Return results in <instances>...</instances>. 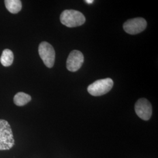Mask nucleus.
I'll return each instance as SVG.
<instances>
[{
    "label": "nucleus",
    "instance_id": "nucleus-3",
    "mask_svg": "<svg viewBox=\"0 0 158 158\" xmlns=\"http://www.w3.org/2000/svg\"><path fill=\"white\" fill-rule=\"evenodd\" d=\"M113 85V80L110 78L100 79L89 85L87 91L91 96H102L111 90Z\"/></svg>",
    "mask_w": 158,
    "mask_h": 158
},
{
    "label": "nucleus",
    "instance_id": "nucleus-1",
    "mask_svg": "<svg viewBox=\"0 0 158 158\" xmlns=\"http://www.w3.org/2000/svg\"><path fill=\"white\" fill-rule=\"evenodd\" d=\"M15 144L10 124L5 119H0V151L9 150Z\"/></svg>",
    "mask_w": 158,
    "mask_h": 158
},
{
    "label": "nucleus",
    "instance_id": "nucleus-5",
    "mask_svg": "<svg viewBox=\"0 0 158 158\" xmlns=\"http://www.w3.org/2000/svg\"><path fill=\"white\" fill-rule=\"evenodd\" d=\"M146 20L142 18H135L127 21L123 28L127 34L135 35L143 32L147 28Z\"/></svg>",
    "mask_w": 158,
    "mask_h": 158
},
{
    "label": "nucleus",
    "instance_id": "nucleus-11",
    "mask_svg": "<svg viewBox=\"0 0 158 158\" xmlns=\"http://www.w3.org/2000/svg\"><path fill=\"white\" fill-rule=\"evenodd\" d=\"M94 2L93 0H86L85 2H87V4H92Z\"/></svg>",
    "mask_w": 158,
    "mask_h": 158
},
{
    "label": "nucleus",
    "instance_id": "nucleus-6",
    "mask_svg": "<svg viewBox=\"0 0 158 158\" xmlns=\"http://www.w3.org/2000/svg\"><path fill=\"white\" fill-rule=\"evenodd\" d=\"M135 111L136 115L144 121H148L152 114V105L145 98H140L136 102Z\"/></svg>",
    "mask_w": 158,
    "mask_h": 158
},
{
    "label": "nucleus",
    "instance_id": "nucleus-8",
    "mask_svg": "<svg viewBox=\"0 0 158 158\" xmlns=\"http://www.w3.org/2000/svg\"><path fill=\"white\" fill-rule=\"evenodd\" d=\"M6 8L12 14H17L22 9V3L20 0H6Z\"/></svg>",
    "mask_w": 158,
    "mask_h": 158
},
{
    "label": "nucleus",
    "instance_id": "nucleus-7",
    "mask_svg": "<svg viewBox=\"0 0 158 158\" xmlns=\"http://www.w3.org/2000/svg\"><path fill=\"white\" fill-rule=\"evenodd\" d=\"M84 62V56L80 51H72L66 61V68L68 70L75 72L80 69Z\"/></svg>",
    "mask_w": 158,
    "mask_h": 158
},
{
    "label": "nucleus",
    "instance_id": "nucleus-9",
    "mask_svg": "<svg viewBox=\"0 0 158 158\" xmlns=\"http://www.w3.org/2000/svg\"><path fill=\"white\" fill-rule=\"evenodd\" d=\"M31 100V97L23 92H19L14 97V102L17 106H23Z\"/></svg>",
    "mask_w": 158,
    "mask_h": 158
},
{
    "label": "nucleus",
    "instance_id": "nucleus-2",
    "mask_svg": "<svg viewBox=\"0 0 158 158\" xmlns=\"http://www.w3.org/2000/svg\"><path fill=\"white\" fill-rule=\"evenodd\" d=\"M60 19L62 24L69 28L81 26L85 22V18L81 12L73 10L63 11L60 15Z\"/></svg>",
    "mask_w": 158,
    "mask_h": 158
},
{
    "label": "nucleus",
    "instance_id": "nucleus-10",
    "mask_svg": "<svg viewBox=\"0 0 158 158\" xmlns=\"http://www.w3.org/2000/svg\"><path fill=\"white\" fill-rule=\"evenodd\" d=\"M0 61L2 66L8 67L11 66L14 61V54L10 49H4L1 55Z\"/></svg>",
    "mask_w": 158,
    "mask_h": 158
},
{
    "label": "nucleus",
    "instance_id": "nucleus-4",
    "mask_svg": "<svg viewBox=\"0 0 158 158\" xmlns=\"http://www.w3.org/2000/svg\"><path fill=\"white\" fill-rule=\"evenodd\" d=\"M40 57L48 68H52L55 60V51L53 46L47 42H42L38 48Z\"/></svg>",
    "mask_w": 158,
    "mask_h": 158
}]
</instances>
